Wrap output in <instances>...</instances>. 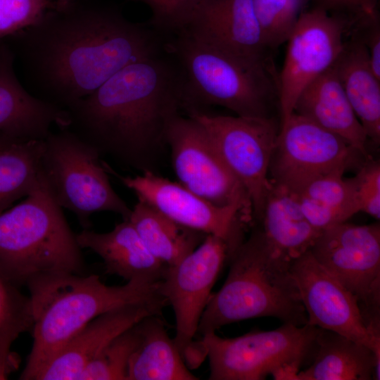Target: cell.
I'll return each instance as SVG.
<instances>
[{
	"instance_id": "obj_1",
	"label": "cell",
	"mask_w": 380,
	"mask_h": 380,
	"mask_svg": "<svg viewBox=\"0 0 380 380\" xmlns=\"http://www.w3.org/2000/svg\"><path fill=\"white\" fill-rule=\"evenodd\" d=\"M13 35L28 91L65 110L123 68L159 51L154 32L93 0L53 1Z\"/></svg>"
},
{
	"instance_id": "obj_2",
	"label": "cell",
	"mask_w": 380,
	"mask_h": 380,
	"mask_svg": "<svg viewBox=\"0 0 380 380\" xmlns=\"http://www.w3.org/2000/svg\"><path fill=\"white\" fill-rule=\"evenodd\" d=\"M178 65L158 55L123 68L66 110L69 129L119 165L156 172L182 109Z\"/></svg>"
},
{
	"instance_id": "obj_3",
	"label": "cell",
	"mask_w": 380,
	"mask_h": 380,
	"mask_svg": "<svg viewBox=\"0 0 380 380\" xmlns=\"http://www.w3.org/2000/svg\"><path fill=\"white\" fill-rule=\"evenodd\" d=\"M155 284L108 286L98 275L49 273L30 280L33 343L20 379L37 380L61 348L96 317L116 308L163 296Z\"/></svg>"
},
{
	"instance_id": "obj_4",
	"label": "cell",
	"mask_w": 380,
	"mask_h": 380,
	"mask_svg": "<svg viewBox=\"0 0 380 380\" xmlns=\"http://www.w3.org/2000/svg\"><path fill=\"white\" fill-rule=\"evenodd\" d=\"M229 271L221 289L212 294L201 315V336L223 326L251 318L273 317L297 326L308 317L291 265L266 242L260 228L230 253Z\"/></svg>"
},
{
	"instance_id": "obj_5",
	"label": "cell",
	"mask_w": 380,
	"mask_h": 380,
	"mask_svg": "<svg viewBox=\"0 0 380 380\" xmlns=\"http://www.w3.org/2000/svg\"><path fill=\"white\" fill-rule=\"evenodd\" d=\"M170 47L182 78V107L187 113L219 106L238 116L270 117L278 99V77L270 63L243 58L179 32Z\"/></svg>"
},
{
	"instance_id": "obj_6",
	"label": "cell",
	"mask_w": 380,
	"mask_h": 380,
	"mask_svg": "<svg viewBox=\"0 0 380 380\" xmlns=\"http://www.w3.org/2000/svg\"><path fill=\"white\" fill-rule=\"evenodd\" d=\"M0 267L19 286L46 274L85 272L76 234L42 171L25 199L0 213Z\"/></svg>"
},
{
	"instance_id": "obj_7",
	"label": "cell",
	"mask_w": 380,
	"mask_h": 380,
	"mask_svg": "<svg viewBox=\"0 0 380 380\" xmlns=\"http://www.w3.org/2000/svg\"><path fill=\"white\" fill-rule=\"evenodd\" d=\"M319 327L289 323L274 330L253 331L235 338L211 332L201 336L209 360L210 380H262L291 377L310 362Z\"/></svg>"
},
{
	"instance_id": "obj_8",
	"label": "cell",
	"mask_w": 380,
	"mask_h": 380,
	"mask_svg": "<svg viewBox=\"0 0 380 380\" xmlns=\"http://www.w3.org/2000/svg\"><path fill=\"white\" fill-rule=\"evenodd\" d=\"M41 171L57 203L73 213L84 229L98 212L129 219L132 209L112 187L101 156L69 129L51 131L44 139Z\"/></svg>"
},
{
	"instance_id": "obj_9",
	"label": "cell",
	"mask_w": 380,
	"mask_h": 380,
	"mask_svg": "<svg viewBox=\"0 0 380 380\" xmlns=\"http://www.w3.org/2000/svg\"><path fill=\"white\" fill-rule=\"evenodd\" d=\"M310 252L355 298L372 333L380 337V225L346 222L321 232Z\"/></svg>"
},
{
	"instance_id": "obj_10",
	"label": "cell",
	"mask_w": 380,
	"mask_h": 380,
	"mask_svg": "<svg viewBox=\"0 0 380 380\" xmlns=\"http://www.w3.org/2000/svg\"><path fill=\"white\" fill-rule=\"evenodd\" d=\"M231 251L224 239L207 235L179 262L167 267L160 281V292L172 305L175 316L174 342L189 369L198 367L206 358L195 338L213 287Z\"/></svg>"
},
{
	"instance_id": "obj_11",
	"label": "cell",
	"mask_w": 380,
	"mask_h": 380,
	"mask_svg": "<svg viewBox=\"0 0 380 380\" xmlns=\"http://www.w3.org/2000/svg\"><path fill=\"white\" fill-rule=\"evenodd\" d=\"M368 157L335 134L293 113L279 127L270 182L296 194L315 179L344 172Z\"/></svg>"
},
{
	"instance_id": "obj_12",
	"label": "cell",
	"mask_w": 380,
	"mask_h": 380,
	"mask_svg": "<svg viewBox=\"0 0 380 380\" xmlns=\"http://www.w3.org/2000/svg\"><path fill=\"white\" fill-rule=\"evenodd\" d=\"M207 129L229 170L246 189L253 218L260 220L271 187L269 168L279 127L270 117L189 113Z\"/></svg>"
},
{
	"instance_id": "obj_13",
	"label": "cell",
	"mask_w": 380,
	"mask_h": 380,
	"mask_svg": "<svg viewBox=\"0 0 380 380\" xmlns=\"http://www.w3.org/2000/svg\"><path fill=\"white\" fill-rule=\"evenodd\" d=\"M166 144L179 183L215 205H236L253 219L246 189L224 163L201 122L179 115L167 129Z\"/></svg>"
},
{
	"instance_id": "obj_14",
	"label": "cell",
	"mask_w": 380,
	"mask_h": 380,
	"mask_svg": "<svg viewBox=\"0 0 380 380\" xmlns=\"http://www.w3.org/2000/svg\"><path fill=\"white\" fill-rule=\"evenodd\" d=\"M346 20L316 6L303 11L290 34L284 65L278 77V102L284 125L293 113L305 87L330 68L345 44Z\"/></svg>"
},
{
	"instance_id": "obj_15",
	"label": "cell",
	"mask_w": 380,
	"mask_h": 380,
	"mask_svg": "<svg viewBox=\"0 0 380 380\" xmlns=\"http://www.w3.org/2000/svg\"><path fill=\"white\" fill-rule=\"evenodd\" d=\"M107 172L132 190L138 199L148 203L177 223L219 236L227 241L232 250L242 241L241 227L247 223L241 208L236 205H215L195 194L179 182L145 171L139 175L122 176L103 161Z\"/></svg>"
},
{
	"instance_id": "obj_16",
	"label": "cell",
	"mask_w": 380,
	"mask_h": 380,
	"mask_svg": "<svg viewBox=\"0 0 380 380\" xmlns=\"http://www.w3.org/2000/svg\"><path fill=\"white\" fill-rule=\"evenodd\" d=\"M290 272L308 317V324L363 343L380 355V337L368 329L353 296L314 258L310 251Z\"/></svg>"
},
{
	"instance_id": "obj_17",
	"label": "cell",
	"mask_w": 380,
	"mask_h": 380,
	"mask_svg": "<svg viewBox=\"0 0 380 380\" xmlns=\"http://www.w3.org/2000/svg\"><path fill=\"white\" fill-rule=\"evenodd\" d=\"M180 32L239 56L270 63L251 0H202Z\"/></svg>"
},
{
	"instance_id": "obj_18",
	"label": "cell",
	"mask_w": 380,
	"mask_h": 380,
	"mask_svg": "<svg viewBox=\"0 0 380 380\" xmlns=\"http://www.w3.org/2000/svg\"><path fill=\"white\" fill-rule=\"evenodd\" d=\"M167 304L163 297L125 305L96 317L61 348L37 380H77L86 366L113 339L144 318L160 315Z\"/></svg>"
},
{
	"instance_id": "obj_19",
	"label": "cell",
	"mask_w": 380,
	"mask_h": 380,
	"mask_svg": "<svg viewBox=\"0 0 380 380\" xmlns=\"http://www.w3.org/2000/svg\"><path fill=\"white\" fill-rule=\"evenodd\" d=\"M13 53L0 46V133L17 141L44 140L56 125H68L63 110L31 94L13 70Z\"/></svg>"
},
{
	"instance_id": "obj_20",
	"label": "cell",
	"mask_w": 380,
	"mask_h": 380,
	"mask_svg": "<svg viewBox=\"0 0 380 380\" xmlns=\"http://www.w3.org/2000/svg\"><path fill=\"white\" fill-rule=\"evenodd\" d=\"M76 239L81 248L90 249L101 258L107 273L127 281L158 283L167 268L149 252L129 220L108 232L83 229Z\"/></svg>"
},
{
	"instance_id": "obj_21",
	"label": "cell",
	"mask_w": 380,
	"mask_h": 380,
	"mask_svg": "<svg viewBox=\"0 0 380 380\" xmlns=\"http://www.w3.org/2000/svg\"><path fill=\"white\" fill-rule=\"evenodd\" d=\"M334 65L305 87L296 102L293 113L335 134L367 157L368 137Z\"/></svg>"
},
{
	"instance_id": "obj_22",
	"label": "cell",
	"mask_w": 380,
	"mask_h": 380,
	"mask_svg": "<svg viewBox=\"0 0 380 380\" xmlns=\"http://www.w3.org/2000/svg\"><path fill=\"white\" fill-rule=\"evenodd\" d=\"M380 355L367 346L319 328L309 366L298 380H379Z\"/></svg>"
},
{
	"instance_id": "obj_23",
	"label": "cell",
	"mask_w": 380,
	"mask_h": 380,
	"mask_svg": "<svg viewBox=\"0 0 380 380\" xmlns=\"http://www.w3.org/2000/svg\"><path fill=\"white\" fill-rule=\"evenodd\" d=\"M260 221L269 246L290 265L310 251L322 232L305 218L293 194L272 182Z\"/></svg>"
},
{
	"instance_id": "obj_24",
	"label": "cell",
	"mask_w": 380,
	"mask_h": 380,
	"mask_svg": "<svg viewBox=\"0 0 380 380\" xmlns=\"http://www.w3.org/2000/svg\"><path fill=\"white\" fill-rule=\"evenodd\" d=\"M334 68L368 138L380 141V79L369 64L363 41L345 44Z\"/></svg>"
},
{
	"instance_id": "obj_25",
	"label": "cell",
	"mask_w": 380,
	"mask_h": 380,
	"mask_svg": "<svg viewBox=\"0 0 380 380\" xmlns=\"http://www.w3.org/2000/svg\"><path fill=\"white\" fill-rule=\"evenodd\" d=\"M140 338L128 365V380H197L158 315L138 322Z\"/></svg>"
},
{
	"instance_id": "obj_26",
	"label": "cell",
	"mask_w": 380,
	"mask_h": 380,
	"mask_svg": "<svg viewBox=\"0 0 380 380\" xmlns=\"http://www.w3.org/2000/svg\"><path fill=\"white\" fill-rule=\"evenodd\" d=\"M128 220L149 252L167 267L179 262L207 236L177 223L140 199Z\"/></svg>"
},
{
	"instance_id": "obj_27",
	"label": "cell",
	"mask_w": 380,
	"mask_h": 380,
	"mask_svg": "<svg viewBox=\"0 0 380 380\" xmlns=\"http://www.w3.org/2000/svg\"><path fill=\"white\" fill-rule=\"evenodd\" d=\"M343 175L323 176L293 194L305 218L319 231L346 222L360 212L354 178Z\"/></svg>"
},
{
	"instance_id": "obj_28",
	"label": "cell",
	"mask_w": 380,
	"mask_h": 380,
	"mask_svg": "<svg viewBox=\"0 0 380 380\" xmlns=\"http://www.w3.org/2000/svg\"><path fill=\"white\" fill-rule=\"evenodd\" d=\"M44 140L9 141L0 146V213L27 196L41 172Z\"/></svg>"
},
{
	"instance_id": "obj_29",
	"label": "cell",
	"mask_w": 380,
	"mask_h": 380,
	"mask_svg": "<svg viewBox=\"0 0 380 380\" xmlns=\"http://www.w3.org/2000/svg\"><path fill=\"white\" fill-rule=\"evenodd\" d=\"M20 286L0 267V380L18 369L20 360L12 351V345L32 328L30 298Z\"/></svg>"
},
{
	"instance_id": "obj_30",
	"label": "cell",
	"mask_w": 380,
	"mask_h": 380,
	"mask_svg": "<svg viewBox=\"0 0 380 380\" xmlns=\"http://www.w3.org/2000/svg\"><path fill=\"white\" fill-rule=\"evenodd\" d=\"M263 43L269 50L286 42L311 0H251Z\"/></svg>"
},
{
	"instance_id": "obj_31",
	"label": "cell",
	"mask_w": 380,
	"mask_h": 380,
	"mask_svg": "<svg viewBox=\"0 0 380 380\" xmlns=\"http://www.w3.org/2000/svg\"><path fill=\"white\" fill-rule=\"evenodd\" d=\"M137 324L108 343L86 366L77 380H128L129 362L140 338Z\"/></svg>"
},
{
	"instance_id": "obj_32",
	"label": "cell",
	"mask_w": 380,
	"mask_h": 380,
	"mask_svg": "<svg viewBox=\"0 0 380 380\" xmlns=\"http://www.w3.org/2000/svg\"><path fill=\"white\" fill-rule=\"evenodd\" d=\"M151 11V24L157 30L177 34L189 23L202 0H133Z\"/></svg>"
},
{
	"instance_id": "obj_33",
	"label": "cell",
	"mask_w": 380,
	"mask_h": 380,
	"mask_svg": "<svg viewBox=\"0 0 380 380\" xmlns=\"http://www.w3.org/2000/svg\"><path fill=\"white\" fill-rule=\"evenodd\" d=\"M50 0H0V38L36 23L51 6Z\"/></svg>"
},
{
	"instance_id": "obj_34",
	"label": "cell",
	"mask_w": 380,
	"mask_h": 380,
	"mask_svg": "<svg viewBox=\"0 0 380 380\" xmlns=\"http://www.w3.org/2000/svg\"><path fill=\"white\" fill-rule=\"evenodd\" d=\"M360 212L380 219V165L367 159L353 177Z\"/></svg>"
},
{
	"instance_id": "obj_35",
	"label": "cell",
	"mask_w": 380,
	"mask_h": 380,
	"mask_svg": "<svg viewBox=\"0 0 380 380\" xmlns=\"http://www.w3.org/2000/svg\"><path fill=\"white\" fill-rule=\"evenodd\" d=\"M319 6L329 13H352L366 20L377 18L378 0H315Z\"/></svg>"
},
{
	"instance_id": "obj_36",
	"label": "cell",
	"mask_w": 380,
	"mask_h": 380,
	"mask_svg": "<svg viewBox=\"0 0 380 380\" xmlns=\"http://www.w3.org/2000/svg\"><path fill=\"white\" fill-rule=\"evenodd\" d=\"M374 25L370 28L366 40L363 42L372 70L377 78L380 79V30L376 22Z\"/></svg>"
},
{
	"instance_id": "obj_37",
	"label": "cell",
	"mask_w": 380,
	"mask_h": 380,
	"mask_svg": "<svg viewBox=\"0 0 380 380\" xmlns=\"http://www.w3.org/2000/svg\"><path fill=\"white\" fill-rule=\"evenodd\" d=\"M13 139H11L8 137H7L6 136L0 133V146H2L4 144L6 143L7 141H13ZM16 141V140H15Z\"/></svg>"
}]
</instances>
